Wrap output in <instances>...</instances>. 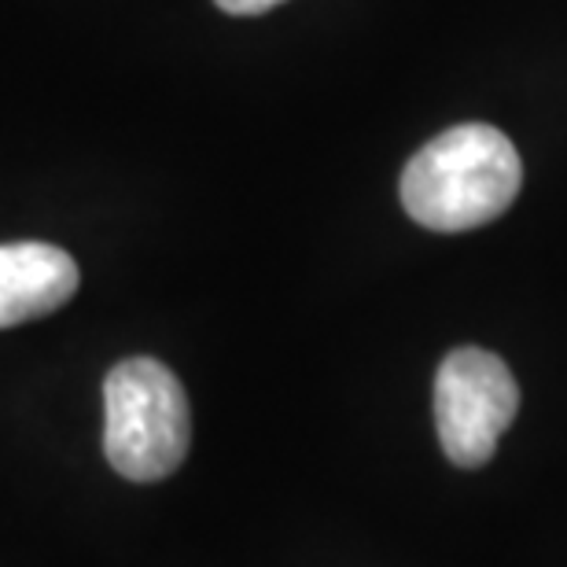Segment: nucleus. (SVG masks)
Wrapping results in <instances>:
<instances>
[{"label": "nucleus", "mask_w": 567, "mask_h": 567, "mask_svg": "<svg viewBox=\"0 0 567 567\" xmlns=\"http://www.w3.org/2000/svg\"><path fill=\"white\" fill-rule=\"evenodd\" d=\"M524 185L513 141L486 122H464L427 141L402 169V207L431 233H464L502 218Z\"/></svg>", "instance_id": "nucleus-1"}, {"label": "nucleus", "mask_w": 567, "mask_h": 567, "mask_svg": "<svg viewBox=\"0 0 567 567\" xmlns=\"http://www.w3.org/2000/svg\"><path fill=\"white\" fill-rule=\"evenodd\" d=\"M192 446V410L181 380L155 358H126L104 380V453L122 480L158 483Z\"/></svg>", "instance_id": "nucleus-2"}, {"label": "nucleus", "mask_w": 567, "mask_h": 567, "mask_svg": "<svg viewBox=\"0 0 567 567\" xmlns=\"http://www.w3.org/2000/svg\"><path fill=\"white\" fill-rule=\"evenodd\" d=\"M519 388L513 369L491 350L457 347L435 372V427L457 468H483L497 439L516 421Z\"/></svg>", "instance_id": "nucleus-3"}, {"label": "nucleus", "mask_w": 567, "mask_h": 567, "mask_svg": "<svg viewBox=\"0 0 567 567\" xmlns=\"http://www.w3.org/2000/svg\"><path fill=\"white\" fill-rule=\"evenodd\" d=\"M78 262L55 244H0V328L55 313L78 291Z\"/></svg>", "instance_id": "nucleus-4"}, {"label": "nucleus", "mask_w": 567, "mask_h": 567, "mask_svg": "<svg viewBox=\"0 0 567 567\" xmlns=\"http://www.w3.org/2000/svg\"><path fill=\"white\" fill-rule=\"evenodd\" d=\"M221 11H229V16H262V11L284 4V0H214Z\"/></svg>", "instance_id": "nucleus-5"}]
</instances>
